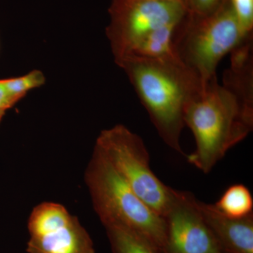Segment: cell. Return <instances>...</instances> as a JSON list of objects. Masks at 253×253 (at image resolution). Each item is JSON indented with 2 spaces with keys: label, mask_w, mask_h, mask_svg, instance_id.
Instances as JSON below:
<instances>
[{
  "label": "cell",
  "mask_w": 253,
  "mask_h": 253,
  "mask_svg": "<svg viewBox=\"0 0 253 253\" xmlns=\"http://www.w3.org/2000/svg\"><path fill=\"white\" fill-rule=\"evenodd\" d=\"M253 37L240 26L228 0L208 16L188 13L175 32L174 51L186 68L206 84L216 79L221 59Z\"/></svg>",
  "instance_id": "cell-5"
},
{
  "label": "cell",
  "mask_w": 253,
  "mask_h": 253,
  "mask_svg": "<svg viewBox=\"0 0 253 253\" xmlns=\"http://www.w3.org/2000/svg\"><path fill=\"white\" fill-rule=\"evenodd\" d=\"M84 182L95 212L104 226L126 228L163 251L164 219L133 191L95 146L84 172Z\"/></svg>",
  "instance_id": "cell-4"
},
{
  "label": "cell",
  "mask_w": 253,
  "mask_h": 253,
  "mask_svg": "<svg viewBox=\"0 0 253 253\" xmlns=\"http://www.w3.org/2000/svg\"><path fill=\"white\" fill-rule=\"evenodd\" d=\"M5 111H0V124H1V121H2L3 118H4L5 115Z\"/></svg>",
  "instance_id": "cell-16"
},
{
  "label": "cell",
  "mask_w": 253,
  "mask_h": 253,
  "mask_svg": "<svg viewBox=\"0 0 253 253\" xmlns=\"http://www.w3.org/2000/svg\"><path fill=\"white\" fill-rule=\"evenodd\" d=\"M3 84L10 95L20 101L28 91L40 87L45 83V77L40 71H31L21 77L2 80Z\"/></svg>",
  "instance_id": "cell-12"
},
{
  "label": "cell",
  "mask_w": 253,
  "mask_h": 253,
  "mask_svg": "<svg viewBox=\"0 0 253 253\" xmlns=\"http://www.w3.org/2000/svg\"><path fill=\"white\" fill-rule=\"evenodd\" d=\"M240 26L251 34L253 28V0H229Z\"/></svg>",
  "instance_id": "cell-13"
},
{
  "label": "cell",
  "mask_w": 253,
  "mask_h": 253,
  "mask_svg": "<svg viewBox=\"0 0 253 253\" xmlns=\"http://www.w3.org/2000/svg\"><path fill=\"white\" fill-rule=\"evenodd\" d=\"M28 253H95L90 236L62 205L43 202L28 221Z\"/></svg>",
  "instance_id": "cell-7"
},
{
  "label": "cell",
  "mask_w": 253,
  "mask_h": 253,
  "mask_svg": "<svg viewBox=\"0 0 253 253\" xmlns=\"http://www.w3.org/2000/svg\"><path fill=\"white\" fill-rule=\"evenodd\" d=\"M214 206L221 214L235 219L253 214V196L244 184L229 186Z\"/></svg>",
  "instance_id": "cell-10"
},
{
  "label": "cell",
  "mask_w": 253,
  "mask_h": 253,
  "mask_svg": "<svg viewBox=\"0 0 253 253\" xmlns=\"http://www.w3.org/2000/svg\"><path fill=\"white\" fill-rule=\"evenodd\" d=\"M94 146L145 204L163 217L172 188L153 172L149 151L140 136L123 125H116L101 131Z\"/></svg>",
  "instance_id": "cell-6"
},
{
  "label": "cell",
  "mask_w": 253,
  "mask_h": 253,
  "mask_svg": "<svg viewBox=\"0 0 253 253\" xmlns=\"http://www.w3.org/2000/svg\"><path fill=\"white\" fill-rule=\"evenodd\" d=\"M113 253H163L134 231L118 226H104Z\"/></svg>",
  "instance_id": "cell-11"
},
{
  "label": "cell",
  "mask_w": 253,
  "mask_h": 253,
  "mask_svg": "<svg viewBox=\"0 0 253 253\" xmlns=\"http://www.w3.org/2000/svg\"><path fill=\"white\" fill-rule=\"evenodd\" d=\"M106 36L115 61L173 54L176 28L188 14L182 0H113Z\"/></svg>",
  "instance_id": "cell-3"
},
{
  "label": "cell",
  "mask_w": 253,
  "mask_h": 253,
  "mask_svg": "<svg viewBox=\"0 0 253 253\" xmlns=\"http://www.w3.org/2000/svg\"><path fill=\"white\" fill-rule=\"evenodd\" d=\"M206 224L224 253H253V214L235 219L226 217L214 204L199 201Z\"/></svg>",
  "instance_id": "cell-9"
},
{
  "label": "cell",
  "mask_w": 253,
  "mask_h": 253,
  "mask_svg": "<svg viewBox=\"0 0 253 253\" xmlns=\"http://www.w3.org/2000/svg\"><path fill=\"white\" fill-rule=\"evenodd\" d=\"M182 1H183V0H182Z\"/></svg>",
  "instance_id": "cell-17"
},
{
  "label": "cell",
  "mask_w": 253,
  "mask_h": 253,
  "mask_svg": "<svg viewBox=\"0 0 253 253\" xmlns=\"http://www.w3.org/2000/svg\"><path fill=\"white\" fill-rule=\"evenodd\" d=\"M198 202L192 193L172 189L163 217L166 224L163 253H224L206 224Z\"/></svg>",
  "instance_id": "cell-8"
},
{
  "label": "cell",
  "mask_w": 253,
  "mask_h": 253,
  "mask_svg": "<svg viewBox=\"0 0 253 253\" xmlns=\"http://www.w3.org/2000/svg\"><path fill=\"white\" fill-rule=\"evenodd\" d=\"M188 13L197 16L214 14L227 2L228 0H183Z\"/></svg>",
  "instance_id": "cell-14"
},
{
  "label": "cell",
  "mask_w": 253,
  "mask_h": 253,
  "mask_svg": "<svg viewBox=\"0 0 253 253\" xmlns=\"http://www.w3.org/2000/svg\"><path fill=\"white\" fill-rule=\"evenodd\" d=\"M184 119L196 146L186 156L188 162L208 174L253 130V109L245 106L216 78L188 103Z\"/></svg>",
  "instance_id": "cell-2"
},
{
  "label": "cell",
  "mask_w": 253,
  "mask_h": 253,
  "mask_svg": "<svg viewBox=\"0 0 253 253\" xmlns=\"http://www.w3.org/2000/svg\"><path fill=\"white\" fill-rule=\"evenodd\" d=\"M17 102L6 90L2 80H0V111L6 112V110L12 108Z\"/></svg>",
  "instance_id": "cell-15"
},
{
  "label": "cell",
  "mask_w": 253,
  "mask_h": 253,
  "mask_svg": "<svg viewBox=\"0 0 253 253\" xmlns=\"http://www.w3.org/2000/svg\"><path fill=\"white\" fill-rule=\"evenodd\" d=\"M116 63L129 78L163 141L185 155L180 145L184 111L206 84L176 57H129Z\"/></svg>",
  "instance_id": "cell-1"
}]
</instances>
